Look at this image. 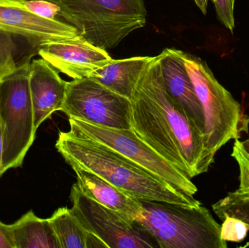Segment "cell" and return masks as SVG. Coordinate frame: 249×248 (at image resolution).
<instances>
[{
    "mask_svg": "<svg viewBox=\"0 0 249 248\" xmlns=\"http://www.w3.org/2000/svg\"><path fill=\"white\" fill-rule=\"evenodd\" d=\"M10 227L15 248H60L49 219L39 218L32 211Z\"/></svg>",
    "mask_w": 249,
    "mask_h": 248,
    "instance_id": "17",
    "label": "cell"
},
{
    "mask_svg": "<svg viewBox=\"0 0 249 248\" xmlns=\"http://www.w3.org/2000/svg\"><path fill=\"white\" fill-rule=\"evenodd\" d=\"M30 63L25 61L3 77L0 83V123L3 152L0 173L16 168L35 141L33 108L29 89Z\"/></svg>",
    "mask_w": 249,
    "mask_h": 248,
    "instance_id": "6",
    "label": "cell"
},
{
    "mask_svg": "<svg viewBox=\"0 0 249 248\" xmlns=\"http://www.w3.org/2000/svg\"><path fill=\"white\" fill-rule=\"evenodd\" d=\"M16 48L12 35L0 32V78L13 72L17 67L15 61Z\"/></svg>",
    "mask_w": 249,
    "mask_h": 248,
    "instance_id": "19",
    "label": "cell"
},
{
    "mask_svg": "<svg viewBox=\"0 0 249 248\" xmlns=\"http://www.w3.org/2000/svg\"><path fill=\"white\" fill-rule=\"evenodd\" d=\"M61 10L62 21L77 29L88 42L114 49L146 24L144 0H49Z\"/></svg>",
    "mask_w": 249,
    "mask_h": 248,
    "instance_id": "3",
    "label": "cell"
},
{
    "mask_svg": "<svg viewBox=\"0 0 249 248\" xmlns=\"http://www.w3.org/2000/svg\"><path fill=\"white\" fill-rule=\"evenodd\" d=\"M142 217L136 221L160 248H227L221 225L208 208L141 201Z\"/></svg>",
    "mask_w": 249,
    "mask_h": 248,
    "instance_id": "4",
    "label": "cell"
},
{
    "mask_svg": "<svg viewBox=\"0 0 249 248\" xmlns=\"http://www.w3.org/2000/svg\"><path fill=\"white\" fill-rule=\"evenodd\" d=\"M71 132L89 137L113 149L177 190L195 196L197 188L192 179L161 157L132 130H119L69 119Z\"/></svg>",
    "mask_w": 249,
    "mask_h": 248,
    "instance_id": "7",
    "label": "cell"
},
{
    "mask_svg": "<svg viewBox=\"0 0 249 248\" xmlns=\"http://www.w3.org/2000/svg\"><path fill=\"white\" fill-rule=\"evenodd\" d=\"M132 131L190 179L206 173L214 160L204 132L167 93L160 57L155 56L131 100Z\"/></svg>",
    "mask_w": 249,
    "mask_h": 248,
    "instance_id": "1",
    "label": "cell"
},
{
    "mask_svg": "<svg viewBox=\"0 0 249 248\" xmlns=\"http://www.w3.org/2000/svg\"><path fill=\"white\" fill-rule=\"evenodd\" d=\"M197 7L204 15L207 13L208 2L209 0H194Z\"/></svg>",
    "mask_w": 249,
    "mask_h": 248,
    "instance_id": "25",
    "label": "cell"
},
{
    "mask_svg": "<svg viewBox=\"0 0 249 248\" xmlns=\"http://www.w3.org/2000/svg\"><path fill=\"white\" fill-rule=\"evenodd\" d=\"M25 0H0V32L25 38L38 48L47 42L83 37L74 26L34 14Z\"/></svg>",
    "mask_w": 249,
    "mask_h": 248,
    "instance_id": "10",
    "label": "cell"
},
{
    "mask_svg": "<svg viewBox=\"0 0 249 248\" xmlns=\"http://www.w3.org/2000/svg\"><path fill=\"white\" fill-rule=\"evenodd\" d=\"M0 248H15L14 240L10 225L0 221Z\"/></svg>",
    "mask_w": 249,
    "mask_h": 248,
    "instance_id": "24",
    "label": "cell"
},
{
    "mask_svg": "<svg viewBox=\"0 0 249 248\" xmlns=\"http://www.w3.org/2000/svg\"><path fill=\"white\" fill-rule=\"evenodd\" d=\"M55 148L69 165L93 172L138 200L201 205L194 196L174 189L121 153L89 137L71 131L60 132Z\"/></svg>",
    "mask_w": 249,
    "mask_h": 248,
    "instance_id": "2",
    "label": "cell"
},
{
    "mask_svg": "<svg viewBox=\"0 0 249 248\" xmlns=\"http://www.w3.org/2000/svg\"><path fill=\"white\" fill-rule=\"evenodd\" d=\"M213 212L223 221L232 217L243 221L249 229V192L238 189L212 205Z\"/></svg>",
    "mask_w": 249,
    "mask_h": 248,
    "instance_id": "18",
    "label": "cell"
},
{
    "mask_svg": "<svg viewBox=\"0 0 249 248\" xmlns=\"http://www.w3.org/2000/svg\"><path fill=\"white\" fill-rule=\"evenodd\" d=\"M48 219L60 248H107L101 239L83 227L71 209L58 208Z\"/></svg>",
    "mask_w": 249,
    "mask_h": 248,
    "instance_id": "16",
    "label": "cell"
},
{
    "mask_svg": "<svg viewBox=\"0 0 249 248\" xmlns=\"http://www.w3.org/2000/svg\"><path fill=\"white\" fill-rule=\"evenodd\" d=\"M71 208L86 230L97 236L107 248H159L153 237L137 222L128 221L115 211L86 197L77 183L71 187Z\"/></svg>",
    "mask_w": 249,
    "mask_h": 248,
    "instance_id": "9",
    "label": "cell"
},
{
    "mask_svg": "<svg viewBox=\"0 0 249 248\" xmlns=\"http://www.w3.org/2000/svg\"><path fill=\"white\" fill-rule=\"evenodd\" d=\"M29 83L36 131L53 113L61 110L68 82L60 77L56 68L41 58L30 63Z\"/></svg>",
    "mask_w": 249,
    "mask_h": 248,
    "instance_id": "12",
    "label": "cell"
},
{
    "mask_svg": "<svg viewBox=\"0 0 249 248\" xmlns=\"http://www.w3.org/2000/svg\"><path fill=\"white\" fill-rule=\"evenodd\" d=\"M1 78H0V83H1Z\"/></svg>",
    "mask_w": 249,
    "mask_h": 248,
    "instance_id": "28",
    "label": "cell"
},
{
    "mask_svg": "<svg viewBox=\"0 0 249 248\" xmlns=\"http://www.w3.org/2000/svg\"><path fill=\"white\" fill-rule=\"evenodd\" d=\"M214 4L218 20L233 33L235 29L234 7L235 0H212Z\"/></svg>",
    "mask_w": 249,
    "mask_h": 248,
    "instance_id": "23",
    "label": "cell"
},
{
    "mask_svg": "<svg viewBox=\"0 0 249 248\" xmlns=\"http://www.w3.org/2000/svg\"><path fill=\"white\" fill-rule=\"evenodd\" d=\"M182 58L205 118V141L208 154L214 160L216 153L231 140L249 132V116L241 103L216 80L201 58L182 51Z\"/></svg>",
    "mask_w": 249,
    "mask_h": 248,
    "instance_id": "5",
    "label": "cell"
},
{
    "mask_svg": "<svg viewBox=\"0 0 249 248\" xmlns=\"http://www.w3.org/2000/svg\"><path fill=\"white\" fill-rule=\"evenodd\" d=\"M77 177L79 189L88 198L118 213L133 222L142 217V202L115 187L93 172L75 164H70Z\"/></svg>",
    "mask_w": 249,
    "mask_h": 248,
    "instance_id": "14",
    "label": "cell"
},
{
    "mask_svg": "<svg viewBox=\"0 0 249 248\" xmlns=\"http://www.w3.org/2000/svg\"><path fill=\"white\" fill-rule=\"evenodd\" d=\"M154 58L155 57L139 56L112 59L94 71L89 78L131 100L139 80Z\"/></svg>",
    "mask_w": 249,
    "mask_h": 248,
    "instance_id": "15",
    "label": "cell"
},
{
    "mask_svg": "<svg viewBox=\"0 0 249 248\" xmlns=\"http://www.w3.org/2000/svg\"><path fill=\"white\" fill-rule=\"evenodd\" d=\"M182 51L165 48L159 55L161 73L165 90L171 99L204 132L203 108L196 94L182 58Z\"/></svg>",
    "mask_w": 249,
    "mask_h": 248,
    "instance_id": "13",
    "label": "cell"
},
{
    "mask_svg": "<svg viewBox=\"0 0 249 248\" xmlns=\"http://www.w3.org/2000/svg\"><path fill=\"white\" fill-rule=\"evenodd\" d=\"M243 147H244L245 151L249 154V138H247L245 141H241Z\"/></svg>",
    "mask_w": 249,
    "mask_h": 248,
    "instance_id": "27",
    "label": "cell"
},
{
    "mask_svg": "<svg viewBox=\"0 0 249 248\" xmlns=\"http://www.w3.org/2000/svg\"><path fill=\"white\" fill-rule=\"evenodd\" d=\"M38 54L59 72L74 80L89 78L112 60L107 51L83 37L47 42L39 47Z\"/></svg>",
    "mask_w": 249,
    "mask_h": 248,
    "instance_id": "11",
    "label": "cell"
},
{
    "mask_svg": "<svg viewBox=\"0 0 249 248\" xmlns=\"http://www.w3.org/2000/svg\"><path fill=\"white\" fill-rule=\"evenodd\" d=\"M24 4L29 11L36 16L62 21L59 7L49 0H25Z\"/></svg>",
    "mask_w": 249,
    "mask_h": 248,
    "instance_id": "22",
    "label": "cell"
},
{
    "mask_svg": "<svg viewBox=\"0 0 249 248\" xmlns=\"http://www.w3.org/2000/svg\"><path fill=\"white\" fill-rule=\"evenodd\" d=\"M249 227L243 221L226 217L221 225V237L226 242L241 243L247 237Z\"/></svg>",
    "mask_w": 249,
    "mask_h": 248,
    "instance_id": "20",
    "label": "cell"
},
{
    "mask_svg": "<svg viewBox=\"0 0 249 248\" xmlns=\"http://www.w3.org/2000/svg\"><path fill=\"white\" fill-rule=\"evenodd\" d=\"M2 152H3L2 129H1V123H0V170H1V160H2ZM0 177H1V173H0Z\"/></svg>",
    "mask_w": 249,
    "mask_h": 248,
    "instance_id": "26",
    "label": "cell"
},
{
    "mask_svg": "<svg viewBox=\"0 0 249 248\" xmlns=\"http://www.w3.org/2000/svg\"><path fill=\"white\" fill-rule=\"evenodd\" d=\"M61 112L93 125L132 130L131 101L90 78L68 82Z\"/></svg>",
    "mask_w": 249,
    "mask_h": 248,
    "instance_id": "8",
    "label": "cell"
},
{
    "mask_svg": "<svg viewBox=\"0 0 249 248\" xmlns=\"http://www.w3.org/2000/svg\"><path fill=\"white\" fill-rule=\"evenodd\" d=\"M231 156L235 159L239 167L238 189L249 192V154L244 149L239 139L235 140Z\"/></svg>",
    "mask_w": 249,
    "mask_h": 248,
    "instance_id": "21",
    "label": "cell"
}]
</instances>
